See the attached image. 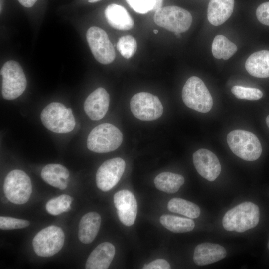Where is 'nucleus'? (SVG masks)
Wrapping results in <instances>:
<instances>
[{
	"mask_svg": "<svg viewBox=\"0 0 269 269\" xmlns=\"http://www.w3.org/2000/svg\"><path fill=\"white\" fill-rule=\"evenodd\" d=\"M101 222L100 215L95 212L85 214L79 224L78 238L84 244H89L93 241L97 235Z\"/></svg>",
	"mask_w": 269,
	"mask_h": 269,
	"instance_id": "obj_20",
	"label": "nucleus"
},
{
	"mask_svg": "<svg viewBox=\"0 0 269 269\" xmlns=\"http://www.w3.org/2000/svg\"><path fill=\"white\" fill-rule=\"evenodd\" d=\"M123 141V134L110 123L100 124L89 133L87 140L89 150L96 153H107L117 149Z\"/></svg>",
	"mask_w": 269,
	"mask_h": 269,
	"instance_id": "obj_2",
	"label": "nucleus"
},
{
	"mask_svg": "<svg viewBox=\"0 0 269 269\" xmlns=\"http://www.w3.org/2000/svg\"><path fill=\"white\" fill-rule=\"evenodd\" d=\"M266 122L268 128H269V115L267 117L266 119Z\"/></svg>",
	"mask_w": 269,
	"mask_h": 269,
	"instance_id": "obj_37",
	"label": "nucleus"
},
{
	"mask_svg": "<svg viewBox=\"0 0 269 269\" xmlns=\"http://www.w3.org/2000/svg\"><path fill=\"white\" fill-rule=\"evenodd\" d=\"M86 39L93 56L99 62L108 64L114 60L116 54L114 46L104 30L96 26L91 27L87 32Z\"/></svg>",
	"mask_w": 269,
	"mask_h": 269,
	"instance_id": "obj_11",
	"label": "nucleus"
},
{
	"mask_svg": "<svg viewBox=\"0 0 269 269\" xmlns=\"http://www.w3.org/2000/svg\"><path fill=\"white\" fill-rule=\"evenodd\" d=\"M73 200L69 195H61L49 200L46 204V209L52 215H58L71 209L70 205Z\"/></svg>",
	"mask_w": 269,
	"mask_h": 269,
	"instance_id": "obj_27",
	"label": "nucleus"
},
{
	"mask_svg": "<svg viewBox=\"0 0 269 269\" xmlns=\"http://www.w3.org/2000/svg\"><path fill=\"white\" fill-rule=\"evenodd\" d=\"M234 0H211L207 8V19L210 24L219 26L227 21L232 15Z\"/></svg>",
	"mask_w": 269,
	"mask_h": 269,
	"instance_id": "obj_18",
	"label": "nucleus"
},
{
	"mask_svg": "<svg viewBox=\"0 0 269 269\" xmlns=\"http://www.w3.org/2000/svg\"><path fill=\"white\" fill-rule=\"evenodd\" d=\"M37 0H18L19 3L24 7H31L35 3Z\"/></svg>",
	"mask_w": 269,
	"mask_h": 269,
	"instance_id": "obj_34",
	"label": "nucleus"
},
{
	"mask_svg": "<svg viewBox=\"0 0 269 269\" xmlns=\"http://www.w3.org/2000/svg\"><path fill=\"white\" fill-rule=\"evenodd\" d=\"M227 144L232 152L246 161H255L261 156L262 148L257 137L252 132L233 130L227 136Z\"/></svg>",
	"mask_w": 269,
	"mask_h": 269,
	"instance_id": "obj_3",
	"label": "nucleus"
},
{
	"mask_svg": "<svg viewBox=\"0 0 269 269\" xmlns=\"http://www.w3.org/2000/svg\"><path fill=\"white\" fill-rule=\"evenodd\" d=\"M126 168L125 161L121 158L108 159L103 162L97 170L96 182L98 188L108 191L119 181Z\"/></svg>",
	"mask_w": 269,
	"mask_h": 269,
	"instance_id": "obj_12",
	"label": "nucleus"
},
{
	"mask_svg": "<svg viewBox=\"0 0 269 269\" xmlns=\"http://www.w3.org/2000/svg\"><path fill=\"white\" fill-rule=\"evenodd\" d=\"M154 5L152 11L155 12L157 10L162 7L163 0H154Z\"/></svg>",
	"mask_w": 269,
	"mask_h": 269,
	"instance_id": "obj_35",
	"label": "nucleus"
},
{
	"mask_svg": "<svg viewBox=\"0 0 269 269\" xmlns=\"http://www.w3.org/2000/svg\"><path fill=\"white\" fill-rule=\"evenodd\" d=\"M2 76V95L4 99L12 100L25 91L27 81L23 70L16 61H7L0 70Z\"/></svg>",
	"mask_w": 269,
	"mask_h": 269,
	"instance_id": "obj_6",
	"label": "nucleus"
},
{
	"mask_svg": "<svg viewBox=\"0 0 269 269\" xmlns=\"http://www.w3.org/2000/svg\"><path fill=\"white\" fill-rule=\"evenodd\" d=\"M237 46L222 35L215 37L212 44V53L216 59L228 60L237 51Z\"/></svg>",
	"mask_w": 269,
	"mask_h": 269,
	"instance_id": "obj_25",
	"label": "nucleus"
},
{
	"mask_svg": "<svg viewBox=\"0 0 269 269\" xmlns=\"http://www.w3.org/2000/svg\"><path fill=\"white\" fill-rule=\"evenodd\" d=\"M69 176L68 170L59 164H49L41 170V177L47 183L52 186L59 188L64 180H67Z\"/></svg>",
	"mask_w": 269,
	"mask_h": 269,
	"instance_id": "obj_23",
	"label": "nucleus"
},
{
	"mask_svg": "<svg viewBox=\"0 0 269 269\" xmlns=\"http://www.w3.org/2000/svg\"><path fill=\"white\" fill-rule=\"evenodd\" d=\"M268 248L269 250V241H268Z\"/></svg>",
	"mask_w": 269,
	"mask_h": 269,
	"instance_id": "obj_41",
	"label": "nucleus"
},
{
	"mask_svg": "<svg viewBox=\"0 0 269 269\" xmlns=\"http://www.w3.org/2000/svg\"><path fill=\"white\" fill-rule=\"evenodd\" d=\"M175 35H176L177 37H180V34L179 33H174Z\"/></svg>",
	"mask_w": 269,
	"mask_h": 269,
	"instance_id": "obj_39",
	"label": "nucleus"
},
{
	"mask_svg": "<svg viewBox=\"0 0 269 269\" xmlns=\"http://www.w3.org/2000/svg\"><path fill=\"white\" fill-rule=\"evenodd\" d=\"M227 254L222 246L210 243H203L195 248L193 261L198 266H205L224 259Z\"/></svg>",
	"mask_w": 269,
	"mask_h": 269,
	"instance_id": "obj_16",
	"label": "nucleus"
},
{
	"mask_svg": "<svg viewBox=\"0 0 269 269\" xmlns=\"http://www.w3.org/2000/svg\"><path fill=\"white\" fill-rule=\"evenodd\" d=\"M67 180H64L59 187L60 190H64L66 188L67 186Z\"/></svg>",
	"mask_w": 269,
	"mask_h": 269,
	"instance_id": "obj_36",
	"label": "nucleus"
},
{
	"mask_svg": "<svg viewBox=\"0 0 269 269\" xmlns=\"http://www.w3.org/2000/svg\"><path fill=\"white\" fill-rule=\"evenodd\" d=\"M259 218L258 206L251 202H245L225 213L222 219V225L228 231L242 233L256 227Z\"/></svg>",
	"mask_w": 269,
	"mask_h": 269,
	"instance_id": "obj_1",
	"label": "nucleus"
},
{
	"mask_svg": "<svg viewBox=\"0 0 269 269\" xmlns=\"http://www.w3.org/2000/svg\"><path fill=\"white\" fill-rule=\"evenodd\" d=\"M184 181L183 176L180 174L163 172L155 177L154 183L159 190L172 194L178 191Z\"/></svg>",
	"mask_w": 269,
	"mask_h": 269,
	"instance_id": "obj_22",
	"label": "nucleus"
},
{
	"mask_svg": "<svg viewBox=\"0 0 269 269\" xmlns=\"http://www.w3.org/2000/svg\"><path fill=\"white\" fill-rule=\"evenodd\" d=\"M153 32H154L155 34H157V33H158V30L154 29V30H153Z\"/></svg>",
	"mask_w": 269,
	"mask_h": 269,
	"instance_id": "obj_40",
	"label": "nucleus"
},
{
	"mask_svg": "<svg viewBox=\"0 0 269 269\" xmlns=\"http://www.w3.org/2000/svg\"><path fill=\"white\" fill-rule=\"evenodd\" d=\"M40 118L47 129L56 133L70 132L76 124L71 109L59 102H52L46 106L42 111Z\"/></svg>",
	"mask_w": 269,
	"mask_h": 269,
	"instance_id": "obj_4",
	"label": "nucleus"
},
{
	"mask_svg": "<svg viewBox=\"0 0 269 269\" xmlns=\"http://www.w3.org/2000/svg\"><path fill=\"white\" fill-rule=\"evenodd\" d=\"M101 0H88V2L90 3H94L99 1Z\"/></svg>",
	"mask_w": 269,
	"mask_h": 269,
	"instance_id": "obj_38",
	"label": "nucleus"
},
{
	"mask_svg": "<svg viewBox=\"0 0 269 269\" xmlns=\"http://www.w3.org/2000/svg\"><path fill=\"white\" fill-rule=\"evenodd\" d=\"M137 42L131 35L121 37L117 44V48L121 55L126 59L132 57L137 50Z\"/></svg>",
	"mask_w": 269,
	"mask_h": 269,
	"instance_id": "obj_28",
	"label": "nucleus"
},
{
	"mask_svg": "<svg viewBox=\"0 0 269 269\" xmlns=\"http://www.w3.org/2000/svg\"><path fill=\"white\" fill-rule=\"evenodd\" d=\"M114 203L120 221L127 226L133 225L137 213V204L134 195L128 190L119 191L114 195Z\"/></svg>",
	"mask_w": 269,
	"mask_h": 269,
	"instance_id": "obj_14",
	"label": "nucleus"
},
{
	"mask_svg": "<svg viewBox=\"0 0 269 269\" xmlns=\"http://www.w3.org/2000/svg\"><path fill=\"white\" fill-rule=\"evenodd\" d=\"M170 265L169 263L164 259H156L146 264H145L142 268L143 269H169Z\"/></svg>",
	"mask_w": 269,
	"mask_h": 269,
	"instance_id": "obj_33",
	"label": "nucleus"
},
{
	"mask_svg": "<svg viewBox=\"0 0 269 269\" xmlns=\"http://www.w3.org/2000/svg\"><path fill=\"white\" fill-rule=\"evenodd\" d=\"M130 108L136 118L144 121L158 119L163 111V106L158 97L145 92L135 94L132 97Z\"/></svg>",
	"mask_w": 269,
	"mask_h": 269,
	"instance_id": "obj_10",
	"label": "nucleus"
},
{
	"mask_svg": "<svg viewBox=\"0 0 269 269\" xmlns=\"http://www.w3.org/2000/svg\"><path fill=\"white\" fill-rule=\"evenodd\" d=\"M105 15L109 25L116 29L128 30L134 26L133 19L127 10L120 5H109L105 9Z\"/></svg>",
	"mask_w": 269,
	"mask_h": 269,
	"instance_id": "obj_19",
	"label": "nucleus"
},
{
	"mask_svg": "<svg viewBox=\"0 0 269 269\" xmlns=\"http://www.w3.org/2000/svg\"><path fill=\"white\" fill-rule=\"evenodd\" d=\"M115 254L114 246L103 242L97 246L89 256L85 265L86 269H107Z\"/></svg>",
	"mask_w": 269,
	"mask_h": 269,
	"instance_id": "obj_17",
	"label": "nucleus"
},
{
	"mask_svg": "<svg viewBox=\"0 0 269 269\" xmlns=\"http://www.w3.org/2000/svg\"><path fill=\"white\" fill-rule=\"evenodd\" d=\"M129 6L136 12L145 14L152 11L154 0H126Z\"/></svg>",
	"mask_w": 269,
	"mask_h": 269,
	"instance_id": "obj_31",
	"label": "nucleus"
},
{
	"mask_svg": "<svg viewBox=\"0 0 269 269\" xmlns=\"http://www.w3.org/2000/svg\"><path fill=\"white\" fill-rule=\"evenodd\" d=\"M167 209L171 212L183 215L191 219L197 218L200 214V209L198 206L179 198L170 199L167 204Z\"/></svg>",
	"mask_w": 269,
	"mask_h": 269,
	"instance_id": "obj_26",
	"label": "nucleus"
},
{
	"mask_svg": "<svg viewBox=\"0 0 269 269\" xmlns=\"http://www.w3.org/2000/svg\"><path fill=\"white\" fill-rule=\"evenodd\" d=\"M30 224L28 221L7 216L0 217V228L3 230L26 228Z\"/></svg>",
	"mask_w": 269,
	"mask_h": 269,
	"instance_id": "obj_30",
	"label": "nucleus"
},
{
	"mask_svg": "<svg viewBox=\"0 0 269 269\" xmlns=\"http://www.w3.org/2000/svg\"><path fill=\"white\" fill-rule=\"evenodd\" d=\"M64 241L65 235L62 229L52 225L42 229L36 234L33 239L32 245L37 255L49 257L61 250Z\"/></svg>",
	"mask_w": 269,
	"mask_h": 269,
	"instance_id": "obj_9",
	"label": "nucleus"
},
{
	"mask_svg": "<svg viewBox=\"0 0 269 269\" xmlns=\"http://www.w3.org/2000/svg\"><path fill=\"white\" fill-rule=\"evenodd\" d=\"M245 66L252 76L269 77V51L261 50L252 54L246 60Z\"/></svg>",
	"mask_w": 269,
	"mask_h": 269,
	"instance_id": "obj_21",
	"label": "nucleus"
},
{
	"mask_svg": "<svg viewBox=\"0 0 269 269\" xmlns=\"http://www.w3.org/2000/svg\"><path fill=\"white\" fill-rule=\"evenodd\" d=\"M193 162L198 173L209 181L219 175L221 166L216 155L206 149H200L193 154Z\"/></svg>",
	"mask_w": 269,
	"mask_h": 269,
	"instance_id": "obj_13",
	"label": "nucleus"
},
{
	"mask_svg": "<svg viewBox=\"0 0 269 269\" xmlns=\"http://www.w3.org/2000/svg\"><path fill=\"white\" fill-rule=\"evenodd\" d=\"M232 93L238 99L257 100L263 96L262 92L257 88L234 86L231 89Z\"/></svg>",
	"mask_w": 269,
	"mask_h": 269,
	"instance_id": "obj_29",
	"label": "nucleus"
},
{
	"mask_svg": "<svg viewBox=\"0 0 269 269\" xmlns=\"http://www.w3.org/2000/svg\"><path fill=\"white\" fill-rule=\"evenodd\" d=\"M5 197L15 204H23L29 199L32 192L29 176L19 169L12 170L6 175L3 184Z\"/></svg>",
	"mask_w": 269,
	"mask_h": 269,
	"instance_id": "obj_8",
	"label": "nucleus"
},
{
	"mask_svg": "<svg viewBox=\"0 0 269 269\" xmlns=\"http://www.w3.org/2000/svg\"><path fill=\"white\" fill-rule=\"evenodd\" d=\"M161 224L174 233H184L192 231L195 223L193 220L170 215H163L160 218Z\"/></svg>",
	"mask_w": 269,
	"mask_h": 269,
	"instance_id": "obj_24",
	"label": "nucleus"
},
{
	"mask_svg": "<svg viewBox=\"0 0 269 269\" xmlns=\"http://www.w3.org/2000/svg\"><path fill=\"white\" fill-rule=\"evenodd\" d=\"M109 103V94L104 88L99 87L87 97L84 102V109L90 119L99 120L107 113Z\"/></svg>",
	"mask_w": 269,
	"mask_h": 269,
	"instance_id": "obj_15",
	"label": "nucleus"
},
{
	"mask_svg": "<svg viewBox=\"0 0 269 269\" xmlns=\"http://www.w3.org/2000/svg\"><path fill=\"white\" fill-rule=\"evenodd\" d=\"M184 103L190 109L206 113L213 106V99L203 81L199 77L192 76L188 79L182 90Z\"/></svg>",
	"mask_w": 269,
	"mask_h": 269,
	"instance_id": "obj_5",
	"label": "nucleus"
},
{
	"mask_svg": "<svg viewBox=\"0 0 269 269\" xmlns=\"http://www.w3.org/2000/svg\"><path fill=\"white\" fill-rule=\"evenodd\" d=\"M153 20L156 24L174 33H183L188 30L192 17L187 10L177 6L161 7L154 13Z\"/></svg>",
	"mask_w": 269,
	"mask_h": 269,
	"instance_id": "obj_7",
	"label": "nucleus"
},
{
	"mask_svg": "<svg viewBox=\"0 0 269 269\" xmlns=\"http://www.w3.org/2000/svg\"><path fill=\"white\" fill-rule=\"evenodd\" d=\"M256 14L260 23L269 26V1L260 4L257 8Z\"/></svg>",
	"mask_w": 269,
	"mask_h": 269,
	"instance_id": "obj_32",
	"label": "nucleus"
}]
</instances>
